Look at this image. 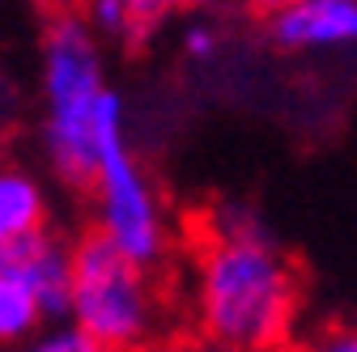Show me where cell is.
Returning <instances> with one entry per match:
<instances>
[{
    "mask_svg": "<svg viewBox=\"0 0 357 352\" xmlns=\"http://www.w3.org/2000/svg\"><path fill=\"white\" fill-rule=\"evenodd\" d=\"M238 5H243V9H251L255 17H268V22H273V17L289 13L294 5H302V0H238Z\"/></svg>",
    "mask_w": 357,
    "mask_h": 352,
    "instance_id": "cell-12",
    "label": "cell"
},
{
    "mask_svg": "<svg viewBox=\"0 0 357 352\" xmlns=\"http://www.w3.org/2000/svg\"><path fill=\"white\" fill-rule=\"evenodd\" d=\"M115 90L107 85L102 38L77 9L52 13L38 38V145L52 174L73 187H89L98 127Z\"/></svg>",
    "mask_w": 357,
    "mask_h": 352,
    "instance_id": "cell-2",
    "label": "cell"
},
{
    "mask_svg": "<svg viewBox=\"0 0 357 352\" xmlns=\"http://www.w3.org/2000/svg\"><path fill=\"white\" fill-rule=\"evenodd\" d=\"M47 221L52 200L43 179L17 161H0V250H13L17 242L43 234Z\"/></svg>",
    "mask_w": 357,
    "mask_h": 352,
    "instance_id": "cell-7",
    "label": "cell"
},
{
    "mask_svg": "<svg viewBox=\"0 0 357 352\" xmlns=\"http://www.w3.org/2000/svg\"><path fill=\"white\" fill-rule=\"evenodd\" d=\"M306 352H357V323H332L315 339L306 344Z\"/></svg>",
    "mask_w": 357,
    "mask_h": 352,
    "instance_id": "cell-11",
    "label": "cell"
},
{
    "mask_svg": "<svg viewBox=\"0 0 357 352\" xmlns=\"http://www.w3.org/2000/svg\"><path fill=\"white\" fill-rule=\"evenodd\" d=\"M153 268L128 259L107 238L89 230L73 242V280L64 323L85 331L111 352H141L158 331Z\"/></svg>",
    "mask_w": 357,
    "mask_h": 352,
    "instance_id": "cell-4",
    "label": "cell"
},
{
    "mask_svg": "<svg viewBox=\"0 0 357 352\" xmlns=\"http://www.w3.org/2000/svg\"><path fill=\"white\" fill-rule=\"evenodd\" d=\"M192 5L196 0H77V13L102 42L137 47V42H149L166 22L188 13Z\"/></svg>",
    "mask_w": 357,
    "mask_h": 352,
    "instance_id": "cell-6",
    "label": "cell"
},
{
    "mask_svg": "<svg viewBox=\"0 0 357 352\" xmlns=\"http://www.w3.org/2000/svg\"><path fill=\"white\" fill-rule=\"evenodd\" d=\"M89 195H94V234L107 238L128 259L158 268L170 250V208L153 183V174L132 149L128 136V102L115 90L107 102L94 170H89Z\"/></svg>",
    "mask_w": 357,
    "mask_h": 352,
    "instance_id": "cell-3",
    "label": "cell"
},
{
    "mask_svg": "<svg viewBox=\"0 0 357 352\" xmlns=\"http://www.w3.org/2000/svg\"><path fill=\"white\" fill-rule=\"evenodd\" d=\"M5 352H111V348H102L98 339H89L73 323H47V327H38L30 339L13 344Z\"/></svg>",
    "mask_w": 357,
    "mask_h": 352,
    "instance_id": "cell-10",
    "label": "cell"
},
{
    "mask_svg": "<svg viewBox=\"0 0 357 352\" xmlns=\"http://www.w3.org/2000/svg\"><path fill=\"white\" fill-rule=\"evenodd\" d=\"M47 310L34 297V289L22 280V272L9 263V255H0V352L30 339L38 327H47Z\"/></svg>",
    "mask_w": 357,
    "mask_h": 352,
    "instance_id": "cell-8",
    "label": "cell"
},
{
    "mask_svg": "<svg viewBox=\"0 0 357 352\" xmlns=\"http://www.w3.org/2000/svg\"><path fill=\"white\" fill-rule=\"evenodd\" d=\"M192 305L217 352H281L298 319V272L251 208H217L196 242Z\"/></svg>",
    "mask_w": 357,
    "mask_h": 352,
    "instance_id": "cell-1",
    "label": "cell"
},
{
    "mask_svg": "<svg viewBox=\"0 0 357 352\" xmlns=\"http://www.w3.org/2000/svg\"><path fill=\"white\" fill-rule=\"evenodd\" d=\"M273 42L294 56H349L357 51V0H302L273 17Z\"/></svg>",
    "mask_w": 357,
    "mask_h": 352,
    "instance_id": "cell-5",
    "label": "cell"
},
{
    "mask_svg": "<svg viewBox=\"0 0 357 352\" xmlns=\"http://www.w3.org/2000/svg\"><path fill=\"white\" fill-rule=\"evenodd\" d=\"M178 51H183V60L196 64V68L217 64L221 51H226V26H221L217 17H192V22H183V30H178Z\"/></svg>",
    "mask_w": 357,
    "mask_h": 352,
    "instance_id": "cell-9",
    "label": "cell"
}]
</instances>
